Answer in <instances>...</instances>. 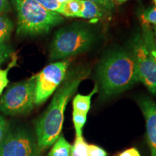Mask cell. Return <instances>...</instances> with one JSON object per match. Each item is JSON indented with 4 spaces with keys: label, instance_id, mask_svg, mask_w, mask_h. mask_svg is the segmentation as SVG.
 Listing matches in <instances>:
<instances>
[{
    "label": "cell",
    "instance_id": "obj_1",
    "mask_svg": "<svg viewBox=\"0 0 156 156\" xmlns=\"http://www.w3.org/2000/svg\"><path fill=\"white\" fill-rule=\"evenodd\" d=\"M89 69L76 67L67 72L63 83L56 90L47 109L36 121L37 142L41 151L54 145L61 135L67 103L80 84L90 75Z\"/></svg>",
    "mask_w": 156,
    "mask_h": 156
},
{
    "label": "cell",
    "instance_id": "obj_19",
    "mask_svg": "<svg viewBox=\"0 0 156 156\" xmlns=\"http://www.w3.org/2000/svg\"><path fill=\"white\" fill-rule=\"evenodd\" d=\"M45 9L54 12L62 14L63 4L59 3L57 0H34Z\"/></svg>",
    "mask_w": 156,
    "mask_h": 156
},
{
    "label": "cell",
    "instance_id": "obj_30",
    "mask_svg": "<svg viewBox=\"0 0 156 156\" xmlns=\"http://www.w3.org/2000/svg\"><path fill=\"white\" fill-rule=\"evenodd\" d=\"M154 34H155V36L156 37V26H155V28H154Z\"/></svg>",
    "mask_w": 156,
    "mask_h": 156
},
{
    "label": "cell",
    "instance_id": "obj_21",
    "mask_svg": "<svg viewBox=\"0 0 156 156\" xmlns=\"http://www.w3.org/2000/svg\"><path fill=\"white\" fill-rule=\"evenodd\" d=\"M9 131V126L7 121L3 116H0V147Z\"/></svg>",
    "mask_w": 156,
    "mask_h": 156
},
{
    "label": "cell",
    "instance_id": "obj_29",
    "mask_svg": "<svg viewBox=\"0 0 156 156\" xmlns=\"http://www.w3.org/2000/svg\"><path fill=\"white\" fill-rule=\"evenodd\" d=\"M69 156H78V155H76V154H75V153H73V152L71 151V153H70V155H69Z\"/></svg>",
    "mask_w": 156,
    "mask_h": 156
},
{
    "label": "cell",
    "instance_id": "obj_11",
    "mask_svg": "<svg viewBox=\"0 0 156 156\" xmlns=\"http://www.w3.org/2000/svg\"><path fill=\"white\" fill-rule=\"evenodd\" d=\"M83 8L79 17L85 19H98L103 17L105 10L89 0H83Z\"/></svg>",
    "mask_w": 156,
    "mask_h": 156
},
{
    "label": "cell",
    "instance_id": "obj_12",
    "mask_svg": "<svg viewBox=\"0 0 156 156\" xmlns=\"http://www.w3.org/2000/svg\"><path fill=\"white\" fill-rule=\"evenodd\" d=\"M72 147L71 144L63 136L60 135L46 156H69Z\"/></svg>",
    "mask_w": 156,
    "mask_h": 156
},
{
    "label": "cell",
    "instance_id": "obj_14",
    "mask_svg": "<svg viewBox=\"0 0 156 156\" xmlns=\"http://www.w3.org/2000/svg\"><path fill=\"white\" fill-rule=\"evenodd\" d=\"M13 28L14 24L7 15H0V44H5L9 40Z\"/></svg>",
    "mask_w": 156,
    "mask_h": 156
},
{
    "label": "cell",
    "instance_id": "obj_7",
    "mask_svg": "<svg viewBox=\"0 0 156 156\" xmlns=\"http://www.w3.org/2000/svg\"><path fill=\"white\" fill-rule=\"evenodd\" d=\"M132 51L136 60L139 81L153 94L156 93V64L148 51L142 34H137L132 42Z\"/></svg>",
    "mask_w": 156,
    "mask_h": 156
},
{
    "label": "cell",
    "instance_id": "obj_10",
    "mask_svg": "<svg viewBox=\"0 0 156 156\" xmlns=\"http://www.w3.org/2000/svg\"><path fill=\"white\" fill-rule=\"evenodd\" d=\"M98 92V87L96 85L89 94L76 95L73 101V112L81 113V114H87L90 108L91 98Z\"/></svg>",
    "mask_w": 156,
    "mask_h": 156
},
{
    "label": "cell",
    "instance_id": "obj_5",
    "mask_svg": "<svg viewBox=\"0 0 156 156\" xmlns=\"http://www.w3.org/2000/svg\"><path fill=\"white\" fill-rule=\"evenodd\" d=\"M36 75L13 84L0 98V111L9 116L28 114L35 106Z\"/></svg>",
    "mask_w": 156,
    "mask_h": 156
},
{
    "label": "cell",
    "instance_id": "obj_26",
    "mask_svg": "<svg viewBox=\"0 0 156 156\" xmlns=\"http://www.w3.org/2000/svg\"><path fill=\"white\" fill-rule=\"evenodd\" d=\"M9 9L10 5L7 0H0V15L5 14Z\"/></svg>",
    "mask_w": 156,
    "mask_h": 156
},
{
    "label": "cell",
    "instance_id": "obj_3",
    "mask_svg": "<svg viewBox=\"0 0 156 156\" xmlns=\"http://www.w3.org/2000/svg\"><path fill=\"white\" fill-rule=\"evenodd\" d=\"M11 2L17 14V36L47 34L64 20L62 15L45 9L34 0H11Z\"/></svg>",
    "mask_w": 156,
    "mask_h": 156
},
{
    "label": "cell",
    "instance_id": "obj_13",
    "mask_svg": "<svg viewBox=\"0 0 156 156\" xmlns=\"http://www.w3.org/2000/svg\"><path fill=\"white\" fill-rule=\"evenodd\" d=\"M142 36L144 42L147 46L148 51L156 64V41L153 37V33L152 32L149 25L143 23L142 24Z\"/></svg>",
    "mask_w": 156,
    "mask_h": 156
},
{
    "label": "cell",
    "instance_id": "obj_28",
    "mask_svg": "<svg viewBox=\"0 0 156 156\" xmlns=\"http://www.w3.org/2000/svg\"><path fill=\"white\" fill-rule=\"evenodd\" d=\"M57 1L59 3H61V4H65V3L68 2H69V0H57Z\"/></svg>",
    "mask_w": 156,
    "mask_h": 156
},
{
    "label": "cell",
    "instance_id": "obj_4",
    "mask_svg": "<svg viewBox=\"0 0 156 156\" xmlns=\"http://www.w3.org/2000/svg\"><path fill=\"white\" fill-rule=\"evenodd\" d=\"M95 36L86 25L75 24L56 31L50 46L51 60L61 59L88 50L94 44Z\"/></svg>",
    "mask_w": 156,
    "mask_h": 156
},
{
    "label": "cell",
    "instance_id": "obj_17",
    "mask_svg": "<svg viewBox=\"0 0 156 156\" xmlns=\"http://www.w3.org/2000/svg\"><path fill=\"white\" fill-rule=\"evenodd\" d=\"M72 151L78 156H88V144L83 136H76L72 147Z\"/></svg>",
    "mask_w": 156,
    "mask_h": 156
},
{
    "label": "cell",
    "instance_id": "obj_9",
    "mask_svg": "<svg viewBox=\"0 0 156 156\" xmlns=\"http://www.w3.org/2000/svg\"><path fill=\"white\" fill-rule=\"evenodd\" d=\"M138 103L145 119L147 140L151 155L156 156V103L147 97L140 98Z\"/></svg>",
    "mask_w": 156,
    "mask_h": 156
},
{
    "label": "cell",
    "instance_id": "obj_20",
    "mask_svg": "<svg viewBox=\"0 0 156 156\" xmlns=\"http://www.w3.org/2000/svg\"><path fill=\"white\" fill-rule=\"evenodd\" d=\"M142 20L143 23L149 25L154 24L156 26V7L148 8L142 14Z\"/></svg>",
    "mask_w": 156,
    "mask_h": 156
},
{
    "label": "cell",
    "instance_id": "obj_31",
    "mask_svg": "<svg viewBox=\"0 0 156 156\" xmlns=\"http://www.w3.org/2000/svg\"><path fill=\"white\" fill-rule=\"evenodd\" d=\"M153 2H155V5H156V0H153Z\"/></svg>",
    "mask_w": 156,
    "mask_h": 156
},
{
    "label": "cell",
    "instance_id": "obj_27",
    "mask_svg": "<svg viewBox=\"0 0 156 156\" xmlns=\"http://www.w3.org/2000/svg\"><path fill=\"white\" fill-rule=\"evenodd\" d=\"M113 1H114V3L116 2L118 4H122V3L125 2H126V1H129V0H113Z\"/></svg>",
    "mask_w": 156,
    "mask_h": 156
},
{
    "label": "cell",
    "instance_id": "obj_18",
    "mask_svg": "<svg viewBox=\"0 0 156 156\" xmlns=\"http://www.w3.org/2000/svg\"><path fill=\"white\" fill-rule=\"evenodd\" d=\"M73 121L76 132V136H83V129L87 121V114L73 112Z\"/></svg>",
    "mask_w": 156,
    "mask_h": 156
},
{
    "label": "cell",
    "instance_id": "obj_22",
    "mask_svg": "<svg viewBox=\"0 0 156 156\" xmlns=\"http://www.w3.org/2000/svg\"><path fill=\"white\" fill-rule=\"evenodd\" d=\"M12 48L6 44H0V67L12 54Z\"/></svg>",
    "mask_w": 156,
    "mask_h": 156
},
{
    "label": "cell",
    "instance_id": "obj_6",
    "mask_svg": "<svg viewBox=\"0 0 156 156\" xmlns=\"http://www.w3.org/2000/svg\"><path fill=\"white\" fill-rule=\"evenodd\" d=\"M68 60L51 63L36 75L35 105H41L56 91L67 73Z\"/></svg>",
    "mask_w": 156,
    "mask_h": 156
},
{
    "label": "cell",
    "instance_id": "obj_8",
    "mask_svg": "<svg viewBox=\"0 0 156 156\" xmlns=\"http://www.w3.org/2000/svg\"><path fill=\"white\" fill-rule=\"evenodd\" d=\"M37 140L26 130L10 131L0 147V156H40Z\"/></svg>",
    "mask_w": 156,
    "mask_h": 156
},
{
    "label": "cell",
    "instance_id": "obj_25",
    "mask_svg": "<svg viewBox=\"0 0 156 156\" xmlns=\"http://www.w3.org/2000/svg\"><path fill=\"white\" fill-rule=\"evenodd\" d=\"M119 156H141V155L135 147H131L122 152Z\"/></svg>",
    "mask_w": 156,
    "mask_h": 156
},
{
    "label": "cell",
    "instance_id": "obj_16",
    "mask_svg": "<svg viewBox=\"0 0 156 156\" xmlns=\"http://www.w3.org/2000/svg\"><path fill=\"white\" fill-rule=\"evenodd\" d=\"M12 60L5 69H0V95H2L3 91L9 83L8 79V74L10 69L17 66V56L13 52L11 55Z\"/></svg>",
    "mask_w": 156,
    "mask_h": 156
},
{
    "label": "cell",
    "instance_id": "obj_2",
    "mask_svg": "<svg viewBox=\"0 0 156 156\" xmlns=\"http://www.w3.org/2000/svg\"><path fill=\"white\" fill-rule=\"evenodd\" d=\"M104 98L129 88L139 81L136 60L132 50H116L104 56L97 71Z\"/></svg>",
    "mask_w": 156,
    "mask_h": 156
},
{
    "label": "cell",
    "instance_id": "obj_23",
    "mask_svg": "<svg viewBox=\"0 0 156 156\" xmlns=\"http://www.w3.org/2000/svg\"><path fill=\"white\" fill-rule=\"evenodd\" d=\"M105 11H112L114 7L113 0H89Z\"/></svg>",
    "mask_w": 156,
    "mask_h": 156
},
{
    "label": "cell",
    "instance_id": "obj_24",
    "mask_svg": "<svg viewBox=\"0 0 156 156\" xmlns=\"http://www.w3.org/2000/svg\"><path fill=\"white\" fill-rule=\"evenodd\" d=\"M108 153L99 146L90 144L88 145V156H107Z\"/></svg>",
    "mask_w": 156,
    "mask_h": 156
},
{
    "label": "cell",
    "instance_id": "obj_15",
    "mask_svg": "<svg viewBox=\"0 0 156 156\" xmlns=\"http://www.w3.org/2000/svg\"><path fill=\"white\" fill-rule=\"evenodd\" d=\"M83 8V0H69L68 2L63 4L61 15L65 17H79Z\"/></svg>",
    "mask_w": 156,
    "mask_h": 156
}]
</instances>
